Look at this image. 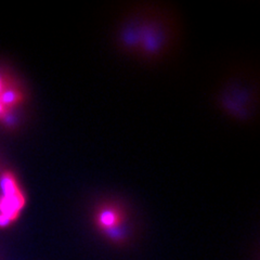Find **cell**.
Here are the masks:
<instances>
[{
    "label": "cell",
    "mask_w": 260,
    "mask_h": 260,
    "mask_svg": "<svg viewBox=\"0 0 260 260\" xmlns=\"http://www.w3.org/2000/svg\"><path fill=\"white\" fill-rule=\"evenodd\" d=\"M13 76H14V75L11 74V73L9 72V70L0 69V93L3 92L5 87L7 86L8 83H9L10 79H11Z\"/></svg>",
    "instance_id": "cell-4"
},
{
    "label": "cell",
    "mask_w": 260,
    "mask_h": 260,
    "mask_svg": "<svg viewBox=\"0 0 260 260\" xmlns=\"http://www.w3.org/2000/svg\"><path fill=\"white\" fill-rule=\"evenodd\" d=\"M26 205V197L11 170L0 175V229L12 225Z\"/></svg>",
    "instance_id": "cell-2"
},
{
    "label": "cell",
    "mask_w": 260,
    "mask_h": 260,
    "mask_svg": "<svg viewBox=\"0 0 260 260\" xmlns=\"http://www.w3.org/2000/svg\"><path fill=\"white\" fill-rule=\"evenodd\" d=\"M3 166H2V162H0V175H2V173H3Z\"/></svg>",
    "instance_id": "cell-6"
},
{
    "label": "cell",
    "mask_w": 260,
    "mask_h": 260,
    "mask_svg": "<svg viewBox=\"0 0 260 260\" xmlns=\"http://www.w3.org/2000/svg\"><path fill=\"white\" fill-rule=\"evenodd\" d=\"M127 213L116 203H103L94 210L93 222L104 238L111 243L123 245L130 239Z\"/></svg>",
    "instance_id": "cell-1"
},
{
    "label": "cell",
    "mask_w": 260,
    "mask_h": 260,
    "mask_svg": "<svg viewBox=\"0 0 260 260\" xmlns=\"http://www.w3.org/2000/svg\"><path fill=\"white\" fill-rule=\"evenodd\" d=\"M26 93L20 81L13 76L0 93V102L7 110H18L20 105L25 102Z\"/></svg>",
    "instance_id": "cell-3"
},
{
    "label": "cell",
    "mask_w": 260,
    "mask_h": 260,
    "mask_svg": "<svg viewBox=\"0 0 260 260\" xmlns=\"http://www.w3.org/2000/svg\"><path fill=\"white\" fill-rule=\"evenodd\" d=\"M7 111H8V110L4 107V105L2 104V102H0V119H2V118L4 117V115H5Z\"/></svg>",
    "instance_id": "cell-5"
}]
</instances>
